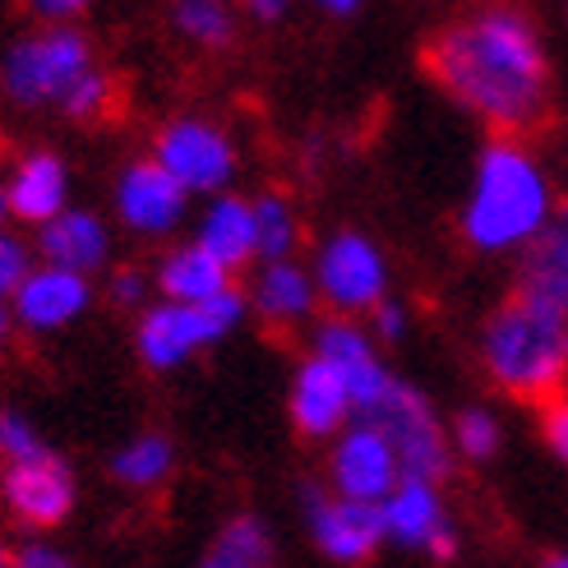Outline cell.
I'll return each instance as SVG.
<instances>
[{
  "instance_id": "cell-1",
  "label": "cell",
  "mask_w": 568,
  "mask_h": 568,
  "mask_svg": "<svg viewBox=\"0 0 568 568\" xmlns=\"http://www.w3.org/2000/svg\"><path fill=\"white\" fill-rule=\"evenodd\" d=\"M425 74L448 102L495 134L523 139L550 111V55L536 19L508 0H486L448 19L425 42Z\"/></svg>"
},
{
  "instance_id": "cell-2",
  "label": "cell",
  "mask_w": 568,
  "mask_h": 568,
  "mask_svg": "<svg viewBox=\"0 0 568 568\" xmlns=\"http://www.w3.org/2000/svg\"><path fill=\"white\" fill-rule=\"evenodd\" d=\"M559 213L555 181L523 139L495 134L486 149L476 153V172L458 213V232L476 254H518L546 232L550 217Z\"/></svg>"
},
{
  "instance_id": "cell-3",
  "label": "cell",
  "mask_w": 568,
  "mask_h": 568,
  "mask_svg": "<svg viewBox=\"0 0 568 568\" xmlns=\"http://www.w3.org/2000/svg\"><path fill=\"white\" fill-rule=\"evenodd\" d=\"M476 361L499 393L541 407L568 393V315L514 292L480 324Z\"/></svg>"
},
{
  "instance_id": "cell-4",
  "label": "cell",
  "mask_w": 568,
  "mask_h": 568,
  "mask_svg": "<svg viewBox=\"0 0 568 568\" xmlns=\"http://www.w3.org/2000/svg\"><path fill=\"white\" fill-rule=\"evenodd\" d=\"M98 65L89 33L74 23H42L38 33H23L0 55V93L14 106H61L65 93Z\"/></svg>"
},
{
  "instance_id": "cell-5",
  "label": "cell",
  "mask_w": 568,
  "mask_h": 568,
  "mask_svg": "<svg viewBox=\"0 0 568 568\" xmlns=\"http://www.w3.org/2000/svg\"><path fill=\"white\" fill-rule=\"evenodd\" d=\"M250 315V301L241 287L222 292L209 305H176L158 301L134 320V356L149 365L153 375H172L190 365L199 352L217 347L222 337H232Z\"/></svg>"
},
{
  "instance_id": "cell-6",
  "label": "cell",
  "mask_w": 568,
  "mask_h": 568,
  "mask_svg": "<svg viewBox=\"0 0 568 568\" xmlns=\"http://www.w3.org/2000/svg\"><path fill=\"white\" fill-rule=\"evenodd\" d=\"M361 420H371L384 430V439L397 453V463H403V476H420V480H435L439 486V480L453 471L448 425L439 420L435 403L412 379L393 375L384 384V393L361 412Z\"/></svg>"
},
{
  "instance_id": "cell-7",
  "label": "cell",
  "mask_w": 568,
  "mask_h": 568,
  "mask_svg": "<svg viewBox=\"0 0 568 568\" xmlns=\"http://www.w3.org/2000/svg\"><path fill=\"white\" fill-rule=\"evenodd\" d=\"M310 273H315V287L328 315L343 320H365L375 305H384L393 296V268L388 254L365 236L356 226H337L328 232L310 260Z\"/></svg>"
},
{
  "instance_id": "cell-8",
  "label": "cell",
  "mask_w": 568,
  "mask_h": 568,
  "mask_svg": "<svg viewBox=\"0 0 568 568\" xmlns=\"http://www.w3.org/2000/svg\"><path fill=\"white\" fill-rule=\"evenodd\" d=\"M166 176H172L190 199L204 194L217 199L236 185L241 172V149L209 116H172L153 134V153H149Z\"/></svg>"
},
{
  "instance_id": "cell-9",
  "label": "cell",
  "mask_w": 568,
  "mask_h": 568,
  "mask_svg": "<svg viewBox=\"0 0 568 568\" xmlns=\"http://www.w3.org/2000/svg\"><path fill=\"white\" fill-rule=\"evenodd\" d=\"M301 523L310 531L315 550L333 564H371L388 541H384V518L379 504H356L333 495L328 486H305L301 490Z\"/></svg>"
},
{
  "instance_id": "cell-10",
  "label": "cell",
  "mask_w": 568,
  "mask_h": 568,
  "mask_svg": "<svg viewBox=\"0 0 568 568\" xmlns=\"http://www.w3.org/2000/svg\"><path fill=\"white\" fill-rule=\"evenodd\" d=\"M379 518H384V541L388 546L430 555L435 564H448L453 555H458V546H463L435 480L403 476V480H397V490L379 504Z\"/></svg>"
},
{
  "instance_id": "cell-11",
  "label": "cell",
  "mask_w": 568,
  "mask_h": 568,
  "mask_svg": "<svg viewBox=\"0 0 568 568\" xmlns=\"http://www.w3.org/2000/svg\"><path fill=\"white\" fill-rule=\"evenodd\" d=\"M397 480H403V463H397L393 444L384 439L379 425L352 420L343 435L328 444V490L356 499V504H384Z\"/></svg>"
},
{
  "instance_id": "cell-12",
  "label": "cell",
  "mask_w": 568,
  "mask_h": 568,
  "mask_svg": "<svg viewBox=\"0 0 568 568\" xmlns=\"http://www.w3.org/2000/svg\"><path fill=\"white\" fill-rule=\"evenodd\" d=\"M111 209H116V222L130 236L162 241L181 232V222L190 213V194L153 158H134L121 166L116 185H111Z\"/></svg>"
},
{
  "instance_id": "cell-13",
  "label": "cell",
  "mask_w": 568,
  "mask_h": 568,
  "mask_svg": "<svg viewBox=\"0 0 568 568\" xmlns=\"http://www.w3.org/2000/svg\"><path fill=\"white\" fill-rule=\"evenodd\" d=\"M0 499L23 527H61L79 504L74 467L55 453H42L33 463H6L0 471Z\"/></svg>"
},
{
  "instance_id": "cell-14",
  "label": "cell",
  "mask_w": 568,
  "mask_h": 568,
  "mask_svg": "<svg viewBox=\"0 0 568 568\" xmlns=\"http://www.w3.org/2000/svg\"><path fill=\"white\" fill-rule=\"evenodd\" d=\"M310 356L328 361L337 375L352 384V397H356V416L375 403L384 393V384L393 379V371L379 356V343L365 328V320H343V315H328L315 324L310 333Z\"/></svg>"
},
{
  "instance_id": "cell-15",
  "label": "cell",
  "mask_w": 568,
  "mask_h": 568,
  "mask_svg": "<svg viewBox=\"0 0 568 568\" xmlns=\"http://www.w3.org/2000/svg\"><path fill=\"white\" fill-rule=\"evenodd\" d=\"M287 412H292V425L301 439L333 444L356 420V397H352V384L337 375L328 361L305 352V361L292 375V388H287Z\"/></svg>"
},
{
  "instance_id": "cell-16",
  "label": "cell",
  "mask_w": 568,
  "mask_h": 568,
  "mask_svg": "<svg viewBox=\"0 0 568 568\" xmlns=\"http://www.w3.org/2000/svg\"><path fill=\"white\" fill-rule=\"evenodd\" d=\"M93 310V277L38 264L10 296V320L28 333H61Z\"/></svg>"
},
{
  "instance_id": "cell-17",
  "label": "cell",
  "mask_w": 568,
  "mask_h": 568,
  "mask_svg": "<svg viewBox=\"0 0 568 568\" xmlns=\"http://www.w3.org/2000/svg\"><path fill=\"white\" fill-rule=\"evenodd\" d=\"M245 301H250V315L264 328H282V333L315 324V315L324 310L315 273H310V264H301V260L260 264L250 277Z\"/></svg>"
},
{
  "instance_id": "cell-18",
  "label": "cell",
  "mask_w": 568,
  "mask_h": 568,
  "mask_svg": "<svg viewBox=\"0 0 568 568\" xmlns=\"http://www.w3.org/2000/svg\"><path fill=\"white\" fill-rule=\"evenodd\" d=\"M38 260L51 268H70L93 277L111 264V226L93 209H65L61 217H51L38 226Z\"/></svg>"
},
{
  "instance_id": "cell-19",
  "label": "cell",
  "mask_w": 568,
  "mask_h": 568,
  "mask_svg": "<svg viewBox=\"0 0 568 568\" xmlns=\"http://www.w3.org/2000/svg\"><path fill=\"white\" fill-rule=\"evenodd\" d=\"M10 213L23 226H47L51 217H61L70 209V166L65 158H55L51 149H33L14 162V172L6 181Z\"/></svg>"
},
{
  "instance_id": "cell-20",
  "label": "cell",
  "mask_w": 568,
  "mask_h": 568,
  "mask_svg": "<svg viewBox=\"0 0 568 568\" xmlns=\"http://www.w3.org/2000/svg\"><path fill=\"white\" fill-rule=\"evenodd\" d=\"M194 245H204L222 268H250L260 264V245H254V204L245 194H217L204 204L194 222Z\"/></svg>"
},
{
  "instance_id": "cell-21",
  "label": "cell",
  "mask_w": 568,
  "mask_h": 568,
  "mask_svg": "<svg viewBox=\"0 0 568 568\" xmlns=\"http://www.w3.org/2000/svg\"><path fill=\"white\" fill-rule=\"evenodd\" d=\"M153 287L162 301H176V305H209L217 301L222 292L236 287V273L222 268L204 245H172L158 260V273H153Z\"/></svg>"
},
{
  "instance_id": "cell-22",
  "label": "cell",
  "mask_w": 568,
  "mask_h": 568,
  "mask_svg": "<svg viewBox=\"0 0 568 568\" xmlns=\"http://www.w3.org/2000/svg\"><path fill=\"white\" fill-rule=\"evenodd\" d=\"M518 296H531L568 315V204L518 254Z\"/></svg>"
},
{
  "instance_id": "cell-23",
  "label": "cell",
  "mask_w": 568,
  "mask_h": 568,
  "mask_svg": "<svg viewBox=\"0 0 568 568\" xmlns=\"http://www.w3.org/2000/svg\"><path fill=\"white\" fill-rule=\"evenodd\" d=\"M277 536L260 514H232L199 550L194 568H277Z\"/></svg>"
},
{
  "instance_id": "cell-24",
  "label": "cell",
  "mask_w": 568,
  "mask_h": 568,
  "mask_svg": "<svg viewBox=\"0 0 568 568\" xmlns=\"http://www.w3.org/2000/svg\"><path fill=\"white\" fill-rule=\"evenodd\" d=\"M172 471H176V444L162 430H139L111 453V480L134 495L162 490L172 480Z\"/></svg>"
},
{
  "instance_id": "cell-25",
  "label": "cell",
  "mask_w": 568,
  "mask_h": 568,
  "mask_svg": "<svg viewBox=\"0 0 568 568\" xmlns=\"http://www.w3.org/2000/svg\"><path fill=\"white\" fill-rule=\"evenodd\" d=\"M254 204V245H260V264L296 260L301 250V213L282 190H264L250 199Z\"/></svg>"
},
{
  "instance_id": "cell-26",
  "label": "cell",
  "mask_w": 568,
  "mask_h": 568,
  "mask_svg": "<svg viewBox=\"0 0 568 568\" xmlns=\"http://www.w3.org/2000/svg\"><path fill=\"white\" fill-rule=\"evenodd\" d=\"M236 0H172V28L199 51H222L236 42Z\"/></svg>"
},
{
  "instance_id": "cell-27",
  "label": "cell",
  "mask_w": 568,
  "mask_h": 568,
  "mask_svg": "<svg viewBox=\"0 0 568 568\" xmlns=\"http://www.w3.org/2000/svg\"><path fill=\"white\" fill-rule=\"evenodd\" d=\"M448 439H453V453H458V458L490 463L495 453L504 448V425H499V416L490 407H467V412H458V420H453Z\"/></svg>"
},
{
  "instance_id": "cell-28",
  "label": "cell",
  "mask_w": 568,
  "mask_h": 568,
  "mask_svg": "<svg viewBox=\"0 0 568 568\" xmlns=\"http://www.w3.org/2000/svg\"><path fill=\"white\" fill-rule=\"evenodd\" d=\"M111 102H116V79H111L106 70H89L83 74L74 89L65 93V102H61V111L70 121H79V125H93V121H102L106 111H111Z\"/></svg>"
},
{
  "instance_id": "cell-29",
  "label": "cell",
  "mask_w": 568,
  "mask_h": 568,
  "mask_svg": "<svg viewBox=\"0 0 568 568\" xmlns=\"http://www.w3.org/2000/svg\"><path fill=\"white\" fill-rule=\"evenodd\" d=\"M42 453H51V448H47V439H42V430L33 420H28L23 412H0V458L6 463H33V458H42Z\"/></svg>"
},
{
  "instance_id": "cell-30",
  "label": "cell",
  "mask_w": 568,
  "mask_h": 568,
  "mask_svg": "<svg viewBox=\"0 0 568 568\" xmlns=\"http://www.w3.org/2000/svg\"><path fill=\"white\" fill-rule=\"evenodd\" d=\"M33 273V250H28L14 232H0V305H10L19 282Z\"/></svg>"
},
{
  "instance_id": "cell-31",
  "label": "cell",
  "mask_w": 568,
  "mask_h": 568,
  "mask_svg": "<svg viewBox=\"0 0 568 568\" xmlns=\"http://www.w3.org/2000/svg\"><path fill=\"white\" fill-rule=\"evenodd\" d=\"M106 296H111V305H121V310H144L153 305L149 296H153V277L144 273V268H116L111 273V282H106Z\"/></svg>"
},
{
  "instance_id": "cell-32",
  "label": "cell",
  "mask_w": 568,
  "mask_h": 568,
  "mask_svg": "<svg viewBox=\"0 0 568 568\" xmlns=\"http://www.w3.org/2000/svg\"><path fill=\"white\" fill-rule=\"evenodd\" d=\"M365 328H371L375 343L393 347V343H403V337L412 333V310H407L403 301H397V296H388L384 305H375L371 315H365Z\"/></svg>"
},
{
  "instance_id": "cell-33",
  "label": "cell",
  "mask_w": 568,
  "mask_h": 568,
  "mask_svg": "<svg viewBox=\"0 0 568 568\" xmlns=\"http://www.w3.org/2000/svg\"><path fill=\"white\" fill-rule=\"evenodd\" d=\"M541 439L550 448V458L559 467H568V393L541 403Z\"/></svg>"
},
{
  "instance_id": "cell-34",
  "label": "cell",
  "mask_w": 568,
  "mask_h": 568,
  "mask_svg": "<svg viewBox=\"0 0 568 568\" xmlns=\"http://www.w3.org/2000/svg\"><path fill=\"white\" fill-rule=\"evenodd\" d=\"M14 568H79V564L51 541H28L14 550Z\"/></svg>"
},
{
  "instance_id": "cell-35",
  "label": "cell",
  "mask_w": 568,
  "mask_h": 568,
  "mask_svg": "<svg viewBox=\"0 0 568 568\" xmlns=\"http://www.w3.org/2000/svg\"><path fill=\"white\" fill-rule=\"evenodd\" d=\"M93 0H23V10L42 23H74Z\"/></svg>"
},
{
  "instance_id": "cell-36",
  "label": "cell",
  "mask_w": 568,
  "mask_h": 568,
  "mask_svg": "<svg viewBox=\"0 0 568 568\" xmlns=\"http://www.w3.org/2000/svg\"><path fill=\"white\" fill-rule=\"evenodd\" d=\"M236 10L254 23H277L282 14L292 10V0H236Z\"/></svg>"
},
{
  "instance_id": "cell-37",
  "label": "cell",
  "mask_w": 568,
  "mask_h": 568,
  "mask_svg": "<svg viewBox=\"0 0 568 568\" xmlns=\"http://www.w3.org/2000/svg\"><path fill=\"white\" fill-rule=\"evenodd\" d=\"M310 6L324 10L328 19H347V14H356V10L365 6V0H310Z\"/></svg>"
},
{
  "instance_id": "cell-38",
  "label": "cell",
  "mask_w": 568,
  "mask_h": 568,
  "mask_svg": "<svg viewBox=\"0 0 568 568\" xmlns=\"http://www.w3.org/2000/svg\"><path fill=\"white\" fill-rule=\"evenodd\" d=\"M10 222H14V213H10V199H6V185H0V232H10Z\"/></svg>"
},
{
  "instance_id": "cell-39",
  "label": "cell",
  "mask_w": 568,
  "mask_h": 568,
  "mask_svg": "<svg viewBox=\"0 0 568 568\" xmlns=\"http://www.w3.org/2000/svg\"><path fill=\"white\" fill-rule=\"evenodd\" d=\"M10 305H0V352H6V343H10Z\"/></svg>"
},
{
  "instance_id": "cell-40",
  "label": "cell",
  "mask_w": 568,
  "mask_h": 568,
  "mask_svg": "<svg viewBox=\"0 0 568 568\" xmlns=\"http://www.w3.org/2000/svg\"><path fill=\"white\" fill-rule=\"evenodd\" d=\"M541 568H568V550H555V555H546V564Z\"/></svg>"
},
{
  "instance_id": "cell-41",
  "label": "cell",
  "mask_w": 568,
  "mask_h": 568,
  "mask_svg": "<svg viewBox=\"0 0 568 568\" xmlns=\"http://www.w3.org/2000/svg\"><path fill=\"white\" fill-rule=\"evenodd\" d=\"M0 568H14V550L10 546H0Z\"/></svg>"
}]
</instances>
